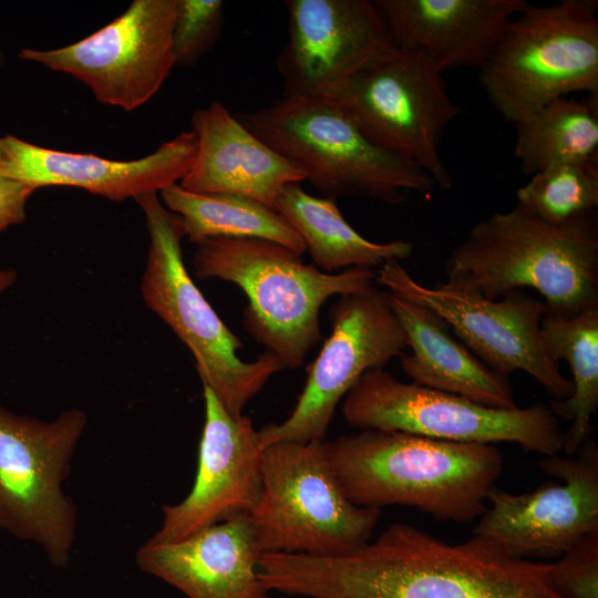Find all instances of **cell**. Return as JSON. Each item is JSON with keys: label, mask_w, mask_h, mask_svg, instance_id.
I'll use <instances>...</instances> for the list:
<instances>
[{"label": "cell", "mask_w": 598, "mask_h": 598, "mask_svg": "<svg viewBox=\"0 0 598 598\" xmlns=\"http://www.w3.org/2000/svg\"><path fill=\"white\" fill-rule=\"evenodd\" d=\"M258 570L269 591L307 598H564L549 564L475 535L451 545L402 523L344 555L261 554Z\"/></svg>", "instance_id": "6da1fadb"}, {"label": "cell", "mask_w": 598, "mask_h": 598, "mask_svg": "<svg viewBox=\"0 0 598 598\" xmlns=\"http://www.w3.org/2000/svg\"><path fill=\"white\" fill-rule=\"evenodd\" d=\"M323 444L331 471L352 504L378 509L411 506L461 524L484 513L503 468L495 444L379 430H362Z\"/></svg>", "instance_id": "7a4b0ae2"}, {"label": "cell", "mask_w": 598, "mask_h": 598, "mask_svg": "<svg viewBox=\"0 0 598 598\" xmlns=\"http://www.w3.org/2000/svg\"><path fill=\"white\" fill-rule=\"evenodd\" d=\"M447 283L496 300L532 288L547 311L566 318L598 308V214L558 225L518 205L472 227L446 260Z\"/></svg>", "instance_id": "3957f363"}, {"label": "cell", "mask_w": 598, "mask_h": 598, "mask_svg": "<svg viewBox=\"0 0 598 598\" xmlns=\"http://www.w3.org/2000/svg\"><path fill=\"white\" fill-rule=\"evenodd\" d=\"M193 267L198 278L237 285L248 297L244 327L283 368H299L321 339L319 313L332 296L375 285L368 268L324 272L301 255L258 238H208L196 245Z\"/></svg>", "instance_id": "277c9868"}, {"label": "cell", "mask_w": 598, "mask_h": 598, "mask_svg": "<svg viewBox=\"0 0 598 598\" xmlns=\"http://www.w3.org/2000/svg\"><path fill=\"white\" fill-rule=\"evenodd\" d=\"M235 116L296 166L323 197L396 205L406 202L410 193L430 196L437 189L416 165L370 142L328 96L283 93L264 109Z\"/></svg>", "instance_id": "5b68a950"}, {"label": "cell", "mask_w": 598, "mask_h": 598, "mask_svg": "<svg viewBox=\"0 0 598 598\" xmlns=\"http://www.w3.org/2000/svg\"><path fill=\"white\" fill-rule=\"evenodd\" d=\"M150 235L141 279L142 298L192 352L203 386L209 388L235 417L277 372L280 360L266 351L255 361L238 357L241 340L223 322L185 266L181 217L167 209L157 193L135 199Z\"/></svg>", "instance_id": "8992f818"}, {"label": "cell", "mask_w": 598, "mask_h": 598, "mask_svg": "<svg viewBox=\"0 0 598 598\" xmlns=\"http://www.w3.org/2000/svg\"><path fill=\"white\" fill-rule=\"evenodd\" d=\"M598 2L529 6L478 70L491 104L518 123L573 92L598 94Z\"/></svg>", "instance_id": "52a82bcc"}, {"label": "cell", "mask_w": 598, "mask_h": 598, "mask_svg": "<svg viewBox=\"0 0 598 598\" xmlns=\"http://www.w3.org/2000/svg\"><path fill=\"white\" fill-rule=\"evenodd\" d=\"M322 442H277L261 454V491L250 509L261 554L338 556L370 542L381 509L342 493Z\"/></svg>", "instance_id": "ba28073f"}, {"label": "cell", "mask_w": 598, "mask_h": 598, "mask_svg": "<svg viewBox=\"0 0 598 598\" xmlns=\"http://www.w3.org/2000/svg\"><path fill=\"white\" fill-rule=\"evenodd\" d=\"M86 425L79 409L44 421L0 405V529L39 546L55 567L69 564L76 538L63 484Z\"/></svg>", "instance_id": "9c48e42d"}, {"label": "cell", "mask_w": 598, "mask_h": 598, "mask_svg": "<svg viewBox=\"0 0 598 598\" xmlns=\"http://www.w3.org/2000/svg\"><path fill=\"white\" fill-rule=\"evenodd\" d=\"M342 414L360 430L396 431L436 440L517 443L544 456L563 451V431L548 405L492 408L464 396L367 371L346 395Z\"/></svg>", "instance_id": "30bf717a"}, {"label": "cell", "mask_w": 598, "mask_h": 598, "mask_svg": "<svg viewBox=\"0 0 598 598\" xmlns=\"http://www.w3.org/2000/svg\"><path fill=\"white\" fill-rule=\"evenodd\" d=\"M442 73L424 54L396 49L360 70L324 96L334 101L378 147L425 172L437 188L452 177L440 144L446 126L462 114Z\"/></svg>", "instance_id": "8fae6325"}, {"label": "cell", "mask_w": 598, "mask_h": 598, "mask_svg": "<svg viewBox=\"0 0 598 598\" xmlns=\"http://www.w3.org/2000/svg\"><path fill=\"white\" fill-rule=\"evenodd\" d=\"M375 285L421 305L441 317L462 343L487 367L502 374L523 371L551 395L566 400L574 388L547 352L540 330L544 301L522 290L491 300L447 282L426 287L414 280L399 260L379 267Z\"/></svg>", "instance_id": "7c38bea8"}, {"label": "cell", "mask_w": 598, "mask_h": 598, "mask_svg": "<svg viewBox=\"0 0 598 598\" xmlns=\"http://www.w3.org/2000/svg\"><path fill=\"white\" fill-rule=\"evenodd\" d=\"M329 316L331 333L307 369L306 384L291 414L259 430L264 446L324 441L338 403L359 379L404 354L405 331L388 291L377 285L339 296Z\"/></svg>", "instance_id": "4fadbf2b"}, {"label": "cell", "mask_w": 598, "mask_h": 598, "mask_svg": "<svg viewBox=\"0 0 598 598\" xmlns=\"http://www.w3.org/2000/svg\"><path fill=\"white\" fill-rule=\"evenodd\" d=\"M177 0H135L117 18L70 45L23 48L19 58L85 84L103 104L135 110L161 89L175 66Z\"/></svg>", "instance_id": "5bb4252c"}, {"label": "cell", "mask_w": 598, "mask_h": 598, "mask_svg": "<svg viewBox=\"0 0 598 598\" xmlns=\"http://www.w3.org/2000/svg\"><path fill=\"white\" fill-rule=\"evenodd\" d=\"M576 457L545 456L540 468L563 483L546 482L512 494L494 486L474 535L518 558L561 555L598 532V447L589 439Z\"/></svg>", "instance_id": "9a60e30c"}, {"label": "cell", "mask_w": 598, "mask_h": 598, "mask_svg": "<svg viewBox=\"0 0 598 598\" xmlns=\"http://www.w3.org/2000/svg\"><path fill=\"white\" fill-rule=\"evenodd\" d=\"M288 42L278 59L285 93L326 95L398 48L369 0H288Z\"/></svg>", "instance_id": "2e32d148"}, {"label": "cell", "mask_w": 598, "mask_h": 598, "mask_svg": "<svg viewBox=\"0 0 598 598\" xmlns=\"http://www.w3.org/2000/svg\"><path fill=\"white\" fill-rule=\"evenodd\" d=\"M205 423L198 465L188 495L164 505L161 527L151 543L182 540L215 524L249 513L261 491L259 430L247 415L231 416L214 392L203 386Z\"/></svg>", "instance_id": "e0dca14e"}, {"label": "cell", "mask_w": 598, "mask_h": 598, "mask_svg": "<svg viewBox=\"0 0 598 598\" xmlns=\"http://www.w3.org/2000/svg\"><path fill=\"white\" fill-rule=\"evenodd\" d=\"M196 148L192 130L161 144L154 153L133 161L56 151L6 135L0 137V177L37 188L79 187L110 200L123 202L181 182L194 162Z\"/></svg>", "instance_id": "ac0fdd59"}, {"label": "cell", "mask_w": 598, "mask_h": 598, "mask_svg": "<svg viewBox=\"0 0 598 598\" xmlns=\"http://www.w3.org/2000/svg\"><path fill=\"white\" fill-rule=\"evenodd\" d=\"M399 49L419 51L441 72L480 70L526 0H375Z\"/></svg>", "instance_id": "d6986e66"}, {"label": "cell", "mask_w": 598, "mask_h": 598, "mask_svg": "<svg viewBox=\"0 0 598 598\" xmlns=\"http://www.w3.org/2000/svg\"><path fill=\"white\" fill-rule=\"evenodd\" d=\"M260 555L244 513L178 542L146 540L135 559L141 570L188 598H268L258 573Z\"/></svg>", "instance_id": "ffe728a7"}, {"label": "cell", "mask_w": 598, "mask_h": 598, "mask_svg": "<svg viewBox=\"0 0 598 598\" xmlns=\"http://www.w3.org/2000/svg\"><path fill=\"white\" fill-rule=\"evenodd\" d=\"M190 122L197 148L179 183L184 189L235 195L276 210L281 190L305 181L296 166L256 137L221 102L197 110Z\"/></svg>", "instance_id": "44dd1931"}, {"label": "cell", "mask_w": 598, "mask_h": 598, "mask_svg": "<svg viewBox=\"0 0 598 598\" xmlns=\"http://www.w3.org/2000/svg\"><path fill=\"white\" fill-rule=\"evenodd\" d=\"M389 303L400 320L411 354L401 355L411 382L457 394L492 408H516L508 375L494 371L473 354L432 310L388 291Z\"/></svg>", "instance_id": "7402d4cb"}, {"label": "cell", "mask_w": 598, "mask_h": 598, "mask_svg": "<svg viewBox=\"0 0 598 598\" xmlns=\"http://www.w3.org/2000/svg\"><path fill=\"white\" fill-rule=\"evenodd\" d=\"M276 210L299 234L313 265L324 272L372 269L413 252L411 241L368 240L344 219L333 199L312 196L299 184H289L281 190Z\"/></svg>", "instance_id": "603a6c76"}, {"label": "cell", "mask_w": 598, "mask_h": 598, "mask_svg": "<svg viewBox=\"0 0 598 598\" xmlns=\"http://www.w3.org/2000/svg\"><path fill=\"white\" fill-rule=\"evenodd\" d=\"M540 330L548 354L565 360L571 371V396L550 400L548 406L557 419L571 422L563 433V450L575 455L591 439L598 409V308L571 318L545 309Z\"/></svg>", "instance_id": "cb8c5ba5"}, {"label": "cell", "mask_w": 598, "mask_h": 598, "mask_svg": "<svg viewBox=\"0 0 598 598\" xmlns=\"http://www.w3.org/2000/svg\"><path fill=\"white\" fill-rule=\"evenodd\" d=\"M159 193L164 206L181 217L185 236L195 245L208 238H258L300 255L306 250L299 234L278 212L251 199L194 193L178 183Z\"/></svg>", "instance_id": "d4e9b609"}, {"label": "cell", "mask_w": 598, "mask_h": 598, "mask_svg": "<svg viewBox=\"0 0 598 598\" xmlns=\"http://www.w3.org/2000/svg\"><path fill=\"white\" fill-rule=\"evenodd\" d=\"M515 126L514 156L525 174L598 157L597 100L561 97Z\"/></svg>", "instance_id": "484cf974"}, {"label": "cell", "mask_w": 598, "mask_h": 598, "mask_svg": "<svg viewBox=\"0 0 598 598\" xmlns=\"http://www.w3.org/2000/svg\"><path fill=\"white\" fill-rule=\"evenodd\" d=\"M517 204L537 218L563 224L598 206V157L545 168L519 187Z\"/></svg>", "instance_id": "4316f807"}, {"label": "cell", "mask_w": 598, "mask_h": 598, "mask_svg": "<svg viewBox=\"0 0 598 598\" xmlns=\"http://www.w3.org/2000/svg\"><path fill=\"white\" fill-rule=\"evenodd\" d=\"M221 0H177L173 27L175 66L195 65L218 41L224 24Z\"/></svg>", "instance_id": "83f0119b"}, {"label": "cell", "mask_w": 598, "mask_h": 598, "mask_svg": "<svg viewBox=\"0 0 598 598\" xmlns=\"http://www.w3.org/2000/svg\"><path fill=\"white\" fill-rule=\"evenodd\" d=\"M549 581L564 598H598V532L549 564Z\"/></svg>", "instance_id": "f1b7e54d"}, {"label": "cell", "mask_w": 598, "mask_h": 598, "mask_svg": "<svg viewBox=\"0 0 598 598\" xmlns=\"http://www.w3.org/2000/svg\"><path fill=\"white\" fill-rule=\"evenodd\" d=\"M38 188L27 183L0 177V231L25 219V206Z\"/></svg>", "instance_id": "f546056e"}, {"label": "cell", "mask_w": 598, "mask_h": 598, "mask_svg": "<svg viewBox=\"0 0 598 598\" xmlns=\"http://www.w3.org/2000/svg\"><path fill=\"white\" fill-rule=\"evenodd\" d=\"M17 277L16 270L0 268V295L14 285Z\"/></svg>", "instance_id": "4dcf8cb0"}, {"label": "cell", "mask_w": 598, "mask_h": 598, "mask_svg": "<svg viewBox=\"0 0 598 598\" xmlns=\"http://www.w3.org/2000/svg\"><path fill=\"white\" fill-rule=\"evenodd\" d=\"M2 61H3V55L0 52V64L2 63Z\"/></svg>", "instance_id": "1f68e13d"}]
</instances>
